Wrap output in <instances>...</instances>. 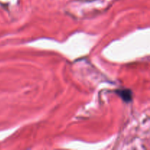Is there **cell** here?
Returning <instances> with one entry per match:
<instances>
[{"label": "cell", "mask_w": 150, "mask_h": 150, "mask_svg": "<svg viewBox=\"0 0 150 150\" xmlns=\"http://www.w3.org/2000/svg\"><path fill=\"white\" fill-rule=\"evenodd\" d=\"M120 95L121 96V98H122L125 101H130L132 99V92L130 90H127V89H125V90H121L120 92Z\"/></svg>", "instance_id": "1"}]
</instances>
